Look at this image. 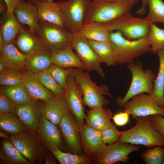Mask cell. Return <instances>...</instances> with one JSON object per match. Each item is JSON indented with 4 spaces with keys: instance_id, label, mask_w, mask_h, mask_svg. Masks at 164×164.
I'll return each mask as SVG.
<instances>
[{
    "instance_id": "cell-40",
    "label": "cell",
    "mask_w": 164,
    "mask_h": 164,
    "mask_svg": "<svg viewBox=\"0 0 164 164\" xmlns=\"http://www.w3.org/2000/svg\"><path fill=\"white\" fill-rule=\"evenodd\" d=\"M47 70L60 86L64 90L67 78L70 74V68H64L52 64Z\"/></svg>"
},
{
    "instance_id": "cell-50",
    "label": "cell",
    "mask_w": 164,
    "mask_h": 164,
    "mask_svg": "<svg viewBox=\"0 0 164 164\" xmlns=\"http://www.w3.org/2000/svg\"><path fill=\"white\" fill-rule=\"evenodd\" d=\"M3 0H0V12H2L4 11L5 9V6L3 2H2Z\"/></svg>"
},
{
    "instance_id": "cell-22",
    "label": "cell",
    "mask_w": 164,
    "mask_h": 164,
    "mask_svg": "<svg viewBox=\"0 0 164 164\" xmlns=\"http://www.w3.org/2000/svg\"><path fill=\"white\" fill-rule=\"evenodd\" d=\"M52 64L51 52L43 47L28 56L24 69L35 73L48 70Z\"/></svg>"
},
{
    "instance_id": "cell-29",
    "label": "cell",
    "mask_w": 164,
    "mask_h": 164,
    "mask_svg": "<svg viewBox=\"0 0 164 164\" xmlns=\"http://www.w3.org/2000/svg\"><path fill=\"white\" fill-rule=\"evenodd\" d=\"M0 128L2 132L16 135L27 130L18 116L15 112L0 113Z\"/></svg>"
},
{
    "instance_id": "cell-55",
    "label": "cell",
    "mask_w": 164,
    "mask_h": 164,
    "mask_svg": "<svg viewBox=\"0 0 164 164\" xmlns=\"http://www.w3.org/2000/svg\"></svg>"
},
{
    "instance_id": "cell-2",
    "label": "cell",
    "mask_w": 164,
    "mask_h": 164,
    "mask_svg": "<svg viewBox=\"0 0 164 164\" xmlns=\"http://www.w3.org/2000/svg\"><path fill=\"white\" fill-rule=\"evenodd\" d=\"M139 0H119L110 2L93 0L87 9L84 23H105L130 12Z\"/></svg>"
},
{
    "instance_id": "cell-11",
    "label": "cell",
    "mask_w": 164,
    "mask_h": 164,
    "mask_svg": "<svg viewBox=\"0 0 164 164\" xmlns=\"http://www.w3.org/2000/svg\"><path fill=\"white\" fill-rule=\"evenodd\" d=\"M122 107L124 111L132 115L133 119L155 114L164 118V108L160 106L151 95L148 94L142 93L133 96Z\"/></svg>"
},
{
    "instance_id": "cell-12",
    "label": "cell",
    "mask_w": 164,
    "mask_h": 164,
    "mask_svg": "<svg viewBox=\"0 0 164 164\" xmlns=\"http://www.w3.org/2000/svg\"><path fill=\"white\" fill-rule=\"evenodd\" d=\"M141 148L138 145L118 141L110 145H106L92 163L96 164H112L119 162H128V156L132 152L138 151Z\"/></svg>"
},
{
    "instance_id": "cell-4",
    "label": "cell",
    "mask_w": 164,
    "mask_h": 164,
    "mask_svg": "<svg viewBox=\"0 0 164 164\" xmlns=\"http://www.w3.org/2000/svg\"><path fill=\"white\" fill-rule=\"evenodd\" d=\"M150 118V115L137 118L135 125L121 132L119 141L150 147H164V137L151 126Z\"/></svg>"
},
{
    "instance_id": "cell-44",
    "label": "cell",
    "mask_w": 164,
    "mask_h": 164,
    "mask_svg": "<svg viewBox=\"0 0 164 164\" xmlns=\"http://www.w3.org/2000/svg\"><path fill=\"white\" fill-rule=\"evenodd\" d=\"M130 114L127 112H120L115 114L112 119L115 124L119 126H123L126 125L128 122Z\"/></svg>"
},
{
    "instance_id": "cell-33",
    "label": "cell",
    "mask_w": 164,
    "mask_h": 164,
    "mask_svg": "<svg viewBox=\"0 0 164 164\" xmlns=\"http://www.w3.org/2000/svg\"><path fill=\"white\" fill-rule=\"evenodd\" d=\"M90 44L100 59L101 63L108 66L115 65L113 50L110 40L97 41L89 40Z\"/></svg>"
},
{
    "instance_id": "cell-47",
    "label": "cell",
    "mask_w": 164,
    "mask_h": 164,
    "mask_svg": "<svg viewBox=\"0 0 164 164\" xmlns=\"http://www.w3.org/2000/svg\"><path fill=\"white\" fill-rule=\"evenodd\" d=\"M46 153L45 154V164H56L55 162L52 158L50 154Z\"/></svg>"
},
{
    "instance_id": "cell-46",
    "label": "cell",
    "mask_w": 164,
    "mask_h": 164,
    "mask_svg": "<svg viewBox=\"0 0 164 164\" xmlns=\"http://www.w3.org/2000/svg\"><path fill=\"white\" fill-rule=\"evenodd\" d=\"M142 5L141 8L135 12V13L140 15H143L146 12V8L148 5V0H141Z\"/></svg>"
},
{
    "instance_id": "cell-17",
    "label": "cell",
    "mask_w": 164,
    "mask_h": 164,
    "mask_svg": "<svg viewBox=\"0 0 164 164\" xmlns=\"http://www.w3.org/2000/svg\"><path fill=\"white\" fill-rule=\"evenodd\" d=\"M22 70V83L32 100L49 101L59 98L53 92L46 88L34 73L26 70Z\"/></svg>"
},
{
    "instance_id": "cell-15",
    "label": "cell",
    "mask_w": 164,
    "mask_h": 164,
    "mask_svg": "<svg viewBox=\"0 0 164 164\" xmlns=\"http://www.w3.org/2000/svg\"><path fill=\"white\" fill-rule=\"evenodd\" d=\"M36 131L46 150L49 151L58 149L62 151L63 147L62 135L57 125L41 115L39 126Z\"/></svg>"
},
{
    "instance_id": "cell-53",
    "label": "cell",
    "mask_w": 164,
    "mask_h": 164,
    "mask_svg": "<svg viewBox=\"0 0 164 164\" xmlns=\"http://www.w3.org/2000/svg\"><path fill=\"white\" fill-rule=\"evenodd\" d=\"M28 2H32V0H28Z\"/></svg>"
},
{
    "instance_id": "cell-38",
    "label": "cell",
    "mask_w": 164,
    "mask_h": 164,
    "mask_svg": "<svg viewBox=\"0 0 164 164\" xmlns=\"http://www.w3.org/2000/svg\"><path fill=\"white\" fill-rule=\"evenodd\" d=\"M22 83V74L19 70L5 68L0 72L1 86H13Z\"/></svg>"
},
{
    "instance_id": "cell-20",
    "label": "cell",
    "mask_w": 164,
    "mask_h": 164,
    "mask_svg": "<svg viewBox=\"0 0 164 164\" xmlns=\"http://www.w3.org/2000/svg\"><path fill=\"white\" fill-rule=\"evenodd\" d=\"M32 2L37 7L39 22L53 23L64 28L61 12L57 2L46 0L34 1Z\"/></svg>"
},
{
    "instance_id": "cell-13",
    "label": "cell",
    "mask_w": 164,
    "mask_h": 164,
    "mask_svg": "<svg viewBox=\"0 0 164 164\" xmlns=\"http://www.w3.org/2000/svg\"><path fill=\"white\" fill-rule=\"evenodd\" d=\"M64 92V99L78 121L80 128L84 124V120L86 118L83 101V94L76 79L71 73L67 78Z\"/></svg>"
},
{
    "instance_id": "cell-27",
    "label": "cell",
    "mask_w": 164,
    "mask_h": 164,
    "mask_svg": "<svg viewBox=\"0 0 164 164\" xmlns=\"http://www.w3.org/2000/svg\"><path fill=\"white\" fill-rule=\"evenodd\" d=\"M0 163L31 164L13 145L9 138H4L1 144Z\"/></svg>"
},
{
    "instance_id": "cell-35",
    "label": "cell",
    "mask_w": 164,
    "mask_h": 164,
    "mask_svg": "<svg viewBox=\"0 0 164 164\" xmlns=\"http://www.w3.org/2000/svg\"><path fill=\"white\" fill-rule=\"evenodd\" d=\"M34 73L46 88L53 92L58 98L64 99V90L60 86L47 70Z\"/></svg>"
},
{
    "instance_id": "cell-39",
    "label": "cell",
    "mask_w": 164,
    "mask_h": 164,
    "mask_svg": "<svg viewBox=\"0 0 164 164\" xmlns=\"http://www.w3.org/2000/svg\"><path fill=\"white\" fill-rule=\"evenodd\" d=\"M141 157L146 164H161L164 159V147L157 146L142 152Z\"/></svg>"
},
{
    "instance_id": "cell-36",
    "label": "cell",
    "mask_w": 164,
    "mask_h": 164,
    "mask_svg": "<svg viewBox=\"0 0 164 164\" xmlns=\"http://www.w3.org/2000/svg\"><path fill=\"white\" fill-rule=\"evenodd\" d=\"M147 37L151 46L150 52L155 53L158 51L164 49V29L150 23Z\"/></svg>"
},
{
    "instance_id": "cell-16",
    "label": "cell",
    "mask_w": 164,
    "mask_h": 164,
    "mask_svg": "<svg viewBox=\"0 0 164 164\" xmlns=\"http://www.w3.org/2000/svg\"><path fill=\"white\" fill-rule=\"evenodd\" d=\"M80 131L83 153L92 160L106 145L102 140L101 131L84 124Z\"/></svg>"
},
{
    "instance_id": "cell-51",
    "label": "cell",
    "mask_w": 164,
    "mask_h": 164,
    "mask_svg": "<svg viewBox=\"0 0 164 164\" xmlns=\"http://www.w3.org/2000/svg\"><path fill=\"white\" fill-rule=\"evenodd\" d=\"M104 0L107 1V2H113L117 1L119 0Z\"/></svg>"
},
{
    "instance_id": "cell-45",
    "label": "cell",
    "mask_w": 164,
    "mask_h": 164,
    "mask_svg": "<svg viewBox=\"0 0 164 164\" xmlns=\"http://www.w3.org/2000/svg\"><path fill=\"white\" fill-rule=\"evenodd\" d=\"M7 6L6 13L14 12V10L19 4L23 0H3Z\"/></svg>"
},
{
    "instance_id": "cell-25",
    "label": "cell",
    "mask_w": 164,
    "mask_h": 164,
    "mask_svg": "<svg viewBox=\"0 0 164 164\" xmlns=\"http://www.w3.org/2000/svg\"><path fill=\"white\" fill-rule=\"evenodd\" d=\"M28 56L22 53L13 43H11L5 45L0 52V59L4 62L6 68L22 70Z\"/></svg>"
},
{
    "instance_id": "cell-10",
    "label": "cell",
    "mask_w": 164,
    "mask_h": 164,
    "mask_svg": "<svg viewBox=\"0 0 164 164\" xmlns=\"http://www.w3.org/2000/svg\"><path fill=\"white\" fill-rule=\"evenodd\" d=\"M71 45L86 70L94 71L101 77L105 74L101 66V60L91 46L89 40L79 32L73 33Z\"/></svg>"
},
{
    "instance_id": "cell-1",
    "label": "cell",
    "mask_w": 164,
    "mask_h": 164,
    "mask_svg": "<svg viewBox=\"0 0 164 164\" xmlns=\"http://www.w3.org/2000/svg\"><path fill=\"white\" fill-rule=\"evenodd\" d=\"M109 40L115 65L133 62L137 58L150 52L151 46L147 37L131 40L116 31L110 32Z\"/></svg>"
},
{
    "instance_id": "cell-48",
    "label": "cell",
    "mask_w": 164,
    "mask_h": 164,
    "mask_svg": "<svg viewBox=\"0 0 164 164\" xmlns=\"http://www.w3.org/2000/svg\"><path fill=\"white\" fill-rule=\"evenodd\" d=\"M5 46V43L3 37L0 33V52H1Z\"/></svg>"
},
{
    "instance_id": "cell-42",
    "label": "cell",
    "mask_w": 164,
    "mask_h": 164,
    "mask_svg": "<svg viewBox=\"0 0 164 164\" xmlns=\"http://www.w3.org/2000/svg\"><path fill=\"white\" fill-rule=\"evenodd\" d=\"M16 106L0 90V113L14 112Z\"/></svg>"
},
{
    "instance_id": "cell-54",
    "label": "cell",
    "mask_w": 164,
    "mask_h": 164,
    "mask_svg": "<svg viewBox=\"0 0 164 164\" xmlns=\"http://www.w3.org/2000/svg\"><path fill=\"white\" fill-rule=\"evenodd\" d=\"M162 164H164V159H163V162H162Z\"/></svg>"
},
{
    "instance_id": "cell-21",
    "label": "cell",
    "mask_w": 164,
    "mask_h": 164,
    "mask_svg": "<svg viewBox=\"0 0 164 164\" xmlns=\"http://www.w3.org/2000/svg\"><path fill=\"white\" fill-rule=\"evenodd\" d=\"M14 13L21 25L26 24L29 31L34 34L39 22L36 6L32 2L22 1L15 8Z\"/></svg>"
},
{
    "instance_id": "cell-32",
    "label": "cell",
    "mask_w": 164,
    "mask_h": 164,
    "mask_svg": "<svg viewBox=\"0 0 164 164\" xmlns=\"http://www.w3.org/2000/svg\"><path fill=\"white\" fill-rule=\"evenodd\" d=\"M79 32L89 40L97 41L109 40L110 32L102 23H84Z\"/></svg>"
},
{
    "instance_id": "cell-26",
    "label": "cell",
    "mask_w": 164,
    "mask_h": 164,
    "mask_svg": "<svg viewBox=\"0 0 164 164\" xmlns=\"http://www.w3.org/2000/svg\"><path fill=\"white\" fill-rule=\"evenodd\" d=\"M18 35L16 46L18 50L25 55L29 56L43 47L35 34L22 27Z\"/></svg>"
},
{
    "instance_id": "cell-5",
    "label": "cell",
    "mask_w": 164,
    "mask_h": 164,
    "mask_svg": "<svg viewBox=\"0 0 164 164\" xmlns=\"http://www.w3.org/2000/svg\"><path fill=\"white\" fill-rule=\"evenodd\" d=\"M131 71L132 78L129 89L125 95L122 97L118 96L115 100L117 105L122 107L124 104L133 96L145 93L151 95L154 89V80L156 76L150 69L144 70L142 64L132 62L127 64Z\"/></svg>"
},
{
    "instance_id": "cell-41",
    "label": "cell",
    "mask_w": 164,
    "mask_h": 164,
    "mask_svg": "<svg viewBox=\"0 0 164 164\" xmlns=\"http://www.w3.org/2000/svg\"><path fill=\"white\" fill-rule=\"evenodd\" d=\"M101 133L102 140L106 145H111L119 141L121 132L113 124L109 127L101 131Z\"/></svg>"
},
{
    "instance_id": "cell-49",
    "label": "cell",
    "mask_w": 164,
    "mask_h": 164,
    "mask_svg": "<svg viewBox=\"0 0 164 164\" xmlns=\"http://www.w3.org/2000/svg\"><path fill=\"white\" fill-rule=\"evenodd\" d=\"M5 68L4 62L2 60L0 59V72H2Z\"/></svg>"
},
{
    "instance_id": "cell-31",
    "label": "cell",
    "mask_w": 164,
    "mask_h": 164,
    "mask_svg": "<svg viewBox=\"0 0 164 164\" xmlns=\"http://www.w3.org/2000/svg\"><path fill=\"white\" fill-rule=\"evenodd\" d=\"M0 90L17 106L25 104L33 100L23 83L13 86H1Z\"/></svg>"
},
{
    "instance_id": "cell-3",
    "label": "cell",
    "mask_w": 164,
    "mask_h": 164,
    "mask_svg": "<svg viewBox=\"0 0 164 164\" xmlns=\"http://www.w3.org/2000/svg\"><path fill=\"white\" fill-rule=\"evenodd\" d=\"M70 73L75 78L83 94L84 104L91 108L107 106L110 102L103 95L112 98L108 87L105 85H97L91 79L89 71L76 68H70Z\"/></svg>"
},
{
    "instance_id": "cell-30",
    "label": "cell",
    "mask_w": 164,
    "mask_h": 164,
    "mask_svg": "<svg viewBox=\"0 0 164 164\" xmlns=\"http://www.w3.org/2000/svg\"><path fill=\"white\" fill-rule=\"evenodd\" d=\"M156 53L159 60V67L158 75L154 80V89L151 95L160 106L164 108V49Z\"/></svg>"
},
{
    "instance_id": "cell-14",
    "label": "cell",
    "mask_w": 164,
    "mask_h": 164,
    "mask_svg": "<svg viewBox=\"0 0 164 164\" xmlns=\"http://www.w3.org/2000/svg\"><path fill=\"white\" fill-rule=\"evenodd\" d=\"M58 126L70 150L73 153L82 154L79 124L71 111L63 115Z\"/></svg>"
},
{
    "instance_id": "cell-43",
    "label": "cell",
    "mask_w": 164,
    "mask_h": 164,
    "mask_svg": "<svg viewBox=\"0 0 164 164\" xmlns=\"http://www.w3.org/2000/svg\"><path fill=\"white\" fill-rule=\"evenodd\" d=\"M150 123L152 127L164 137V118L159 115H150Z\"/></svg>"
},
{
    "instance_id": "cell-23",
    "label": "cell",
    "mask_w": 164,
    "mask_h": 164,
    "mask_svg": "<svg viewBox=\"0 0 164 164\" xmlns=\"http://www.w3.org/2000/svg\"><path fill=\"white\" fill-rule=\"evenodd\" d=\"M112 114L111 110L104 106L91 108L87 112L86 124L101 131L111 126Z\"/></svg>"
},
{
    "instance_id": "cell-6",
    "label": "cell",
    "mask_w": 164,
    "mask_h": 164,
    "mask_svg": "<svg viewBox=\"0 0 164 164\" xmlns=\"http://www.w3.org/2000/svg\"><path fill=\"white\" fill-rule=\"evenodd\" d=\"M150 23L146 17H137L129 12L113 21L102 24L110 32L118 31L126 39L133 40L147 37Z\"/></svg>"
},
{
    "instance_id": "cell-24",
    "label": "cell",
    "mask_w": 164,
    "mask_h": 164,
    "mask_svg": "<svg viewBox=\"0 0 164 164\" xmlns=\"http://www.w3.org/2000/svg\"><path fill=\"white\" fill-rule=\"evenodd\" d=\"M73 50L70 45L64 50L51 52L53 64L64 68H76L86 70L85 66Z\"/></svg>"
},
{
    "instance_id": "cell-8",
    "label": "cell",
    "mask_w": 164,
    "mask_h": 164,
    "mask_svg": "<svg viewBox=\"0 0 164 164\" xmlns=\"http://www.w3.org/2000/svg\"><path fill=\"white\" fill-rule=\"evenodd\" d=\"M22 155L31 164L42 162L46 152L36 131L26 130L8 138Z\"/></svg>"
},
{
    "instance_id": "cell-34",
    "label": "cell",
    "mask_w": 164,
    "mask_h": 164,
    "mask_svg": "<svg viewBox=\"0 0 164 164\" xmlns=\"http://www.w3.org/2000/svg\"><path fill=\"white\" fill-rule=\"evenodd\" d=\"M61 164H89L92 160L83 153L81 155L65 153L58 149L49 150Z\"/></svg>"
},
{
    "instance_id": "cell-18",
    "label": "cell",
    "mask_w": 164,
    "mask_h": 164,
    "mask_svg": "<svg viewBox=\"0 0 164 164\" xmlns=\"http://www.w3.org/2000/svg\"><path fill=\"white\" fill-rule=\"evenodd\" d=\"M38 101L33 100L25 104L17 106L14 110L27 130L36 131L39 126L41 113Z\"/></svg>"
},
{
    "instance_id": "cell-9",
    "label": "cell",
    "mask_w": 164,
    "mask_h": 164,
    "mask_svg": "<svg viewBox=\"0 0 164 164\" xmlns=\"http://www.w3.org/2000/svg\"><path fill=\"white\" fill-rule=\"evenodd\" d=\"M91 0H69L57 2L61 11L63 28L74 33L79 32L84 23L85 15Z\"/></svg>"
},
{
    "instance_id": "cell-7",
    "label": "cell",
    "mask_w": 164,
    "mask_h": 164,
    "mask_svg": "<svg viewBox=\"0 0 164 164\" xmlns=\"http://www.w3.org/2000/svg\"><path fill=\"white\" fill-rule=\"evenodd\" d=\"M34 34L43 46L51 52L64 50L71 45L73 34L53 23L39 22Z\"/></svg>"
},
{
    "instance_id": "cell-19",
    "label": "cell",
    "mask_w": 164,
    "mask_h": 164,
    "mask_svg": "<svg viewBox=\"0 0 164 164\" xmlns=\"http://www.w3.org/2000/svg\"><path fill=\"white\" fill-rule=\"evenodd\" d=\"M41 101L39 104L41 115L56 125H58L64 114L70 111L64 99Z\"/></svg>"
},
{
    "instance_id": "cell-52",
    "label": "cell",
    "mask_w": 164,
    "mask_h": 164,
    "mask_svg": "<svg viewBox=\"0 0 164 164\" xmlns=\"http://www.w3.org/2000/svg\"><path fill=\"white\" fill-rule=\"evenodd\" d=\"M39 0H32V2L33 1H39ZM46 0L49 2H53V0Z\"/></svg>"
},
{
    "instance_id": "cell-28",
    "label": "cell",
    "mask_w": 164,
    "mask_h": 164,
    "mask_svg": "<svg viewBox=\"0 0 164 164\" xmlns=\"http://www.w3.org/2000/svg\"><path fill=\"white\" fill-rule=\"evenodd\" d=\"M22 27L14 12H6L1 21L0 31L5 45L13 43Z\"/></svg>"
},
{
    "instance_id": "cell-37",
    "label": "cell",
    "mask_w": 164,
    "mask_h": 164,
    "mask_svg": "<svg viewBox=\"0 0 164 164\" xmlns=\"http://www.w3.org/2000/svg\"><path fill=\"white\" fill-rule=\"evenodd\" d=\"M149 13L146 17L150 23L164 25V2L162 0H148Z\"/></svg>"
}]
</instances>
